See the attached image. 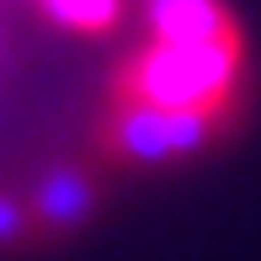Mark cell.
Instances as JSON below:
<instances>
[{
	"instance_id": "obj_1",
	"label": "cell",
	"mask_w": 261,
	"mask_h": 261,
	"mask_svg": "<svg viewBox=\"0 0 261 261\" xmlns=\"http://www.w3.org/2000/svg\"><path fill=\"white\" fill-rule=\"evenodd\" d=\"M251 38L219 43H144L112 69V96L160 112H245Z\"/></svg>"
},
{
	"instance_id": "obj_2",
	"label": "cell",
	"mask_w": 261,
	"mask_h": 261,
	"mask_svg": "<svg viewBox=\"0 0 261 261\" xmlns=\"http://www.w3.org/2000/svg\"><path fill=\"white\" fill-rule=\"evenodd\" d=\"M245 128V112H160V107L107 101L96 123V149L112 165H171L213 149Z\"/></svg>"
},
{
	"instance_id": "obj_3",
	"label": "cell",
	"mask_w": 261,
	"mask_h": 261,
	"mask_svg": "<svg viewBox=\"0 0 261 261\" xmlns=\"http://www.w3.org/2000/svg\"><path fill=\"white\" fill-rule=\"evenodd\" d=\"M149 43H219L240 38V16L224 0H144Z\"/></svg>"
},
{
	"instance_id": "obj_4",
	"label": "cell",
	"mask_w": 261,
	"mask_h": 261,
	"mask_svg": "<svg viewBox=\"0 0 261 261\" xmlns=\"http://www.w3.org/2000/svg\"><path fill=\"white\" fill-rule=\"evenodd\" d=\"M91 208H96V187L80 171H54V176H43V187L32 192V219H38L43 229H80V224L91 219Z\"/></svg>"
},
{
	"instance_id": "obj_5",
	"label": "cell",
	"mask_w": 261,
	"mask_h": 261,
	"mask_svg": "<svg viewBox=\"0 0 261 261\" xmlns=\"http://www.w3.org/2000/svg\"><path fill=\"white\" fill-rule=\"evenodd\" d=\"M38 11L64 32H80V38H101V32L123 27L128 0H38Z\"/></svg>"
},
{
	"instance_id": "obj_6",
	"label": "cell",
	"mask_w": 261,
	"mask_h": 261,
	"mask_svg": "<svg viewBox=\"0 0 261 261\" xmlns=\"http://www.w3.org/2000/svg\"><path fill=\"white\" fill-rule=\"evenodd\" d=\"M21 229H27V213H21L6 192H0V245H6V240H16Z\"/></svg>"
}]
</instances>
